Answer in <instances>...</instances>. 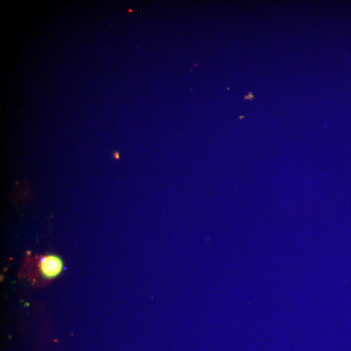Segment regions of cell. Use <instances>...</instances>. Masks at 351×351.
<instances>
[{
    "instance_id": "obj_1",
    "label": "cell",
    "mask_w": 351,
    "mask_h": 351,
    "mask_svg": "<svg viewBox=\"0 0 351 351\" xmlns=\"http://www.w3.org/2000/svg\"><path fill=\"white\" fill-rule=\"evenodd\" d=\"M39 270L42 276L46 279H53L58 277L63 270V262L58 256L49 255L40 260Z\"/></svg>"
}]
</instances>
